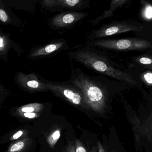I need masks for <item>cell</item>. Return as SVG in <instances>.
I'll return each instance as SVG.
<instances>
[{
	"instance_id": "6da1fadb",
	"label": "cell",
	"mask_w": 152,
	"mask_h": 152,
	"mask_svg": "<svg viewBox=\"0 0 152 152\" xmlns=\"http://www.w3.org/2000/svg\"><path fill=\"white\" fill-rule=\"evenodd\" d=\"M69 54L72 58L86 67L121 82L127 84H136V81L130 74L116 67L106 57L89 45L75 48Z\"/></svg>"
},
{
	"instance_id": "7a4b0ae2",
	"label": "cell",
	"mask_w": 152,
	"mask_h": 152,
	"mask_svg": "<svg viewBox=\"0 0 152 152\" xmlns=\"http://www.w3.org/2000/svg\"><path fill=\"white\" fill-rule=\"evenodd\" d=\"M70 81L80 90L88 109L98 113L104 112L107 95L100 83L77 68L73 69Z\"/></svg>"
},
{
	"instance_id": "3957f363",
	"label": "cell",
	"mask_w": 152,
	"mask_h": 152,
	"mask_svg": "<svg viewBox=\"0 0 152 152\" xmlns=\"http://www.w3.org/2000/svg\"><path fill=\"white\" fill-rule=\"evenodd\" d=\"M48 91L82 109H88L82 92L79 88L70 82L46 83Z\"/></svg>"
},
{
	"instance_id": "277c9868",
	"label": "cell",
	"mask_w": 152,
	"mask_h": 152,
	"mask_svg": "<svg viewBox=\"0 0 152 152\" xmlns=\"http://www.w3.org/2000/svg\"><path fill=\"white\" fill-rule=\"evenodd\" d=\"M91 47H96L115 50H140L151 48V42L141 39L96 40L88 43Z\"/></svg>"
},
{
	"instance_id": "5b68a950",
	"label": "cell",
	"mask_w": 152,
	"mask_h": 152,
	"mask_svg": "<svg viewBox=\"0 0 152 152\" xmlns=\"http://www.w3.org/2000/svg\"><path fill=\"white\" fill-rule=\"evenodd\" d=\"M141 27L139 25L127 23H118L106 25L92 32L91 37L93 39L111 36L130 31H139Z\"/></svg>"
},
{
	"instance_id": "8992f818",
	"label": "cell",
	"mask_w": 152,
	"mask_h": 152,
	"mask_svg": "<svg viewBox=\"0 0 152 152\" xmlns=\"http://www.w3.org/2000/svg\"><path fill=\"white\" fill-rule=\"evenodd\" d=\"M17 81L23 88L31 92L48 91L46 83L41 81L36 75L19 72L17 75Z\"/></svg>"
},
{
	"instance_id": "52a82bcc",
	"label": "cell",
	"mask_w": 152,
	"mask_h": 152,
	"mask_svg": "<svg viewBox=\"0 0 152 152\" xmlns=\"http://www.w3.org/2000/svg\"><path fill=\"white\" fill-rule=\"evenodd\" d=\"M83 15L76 13H68L58 15L53 18L52 23L57 27H64L77 22L81 19Z\"/></svg>"
},
{
	"instance_id": "ba28073f",
	"label": "cell",
	"mask_w": 152,
	"mask_h": 152,
	"mask_svg": "<svg viewBox=\"0 0 152 152\" xmlns=\"http://www.w3.org/2000/svg\"><path fill=\"white\" fill-rule=\"evenodd\" d=\"M64 45V42H58L46 45L35 50L31 54V56L37 57L52 54L61 48Z\"/></svg>"
},
{
	"instance_id": "9c48e42d",
	"label": "cell",
	"mask_w": 152,
	"mask_h": 152,
	"mask_svg": "<svg viewBox=\"0 0 152 152\" xmlns=\"http://www.w3.org/2000/svg\"><path fill=\"white\" fill-rule=\"evenodd\" d=\"M32 142V139L26 137L18 140L11 144L7 152H23L31 145Z\"/></svg>"
},
{
	"instance_id": "30bf717a",
	"label": "cell",
	"mask_w": 152,
	"mask_h": 152,
	"mask_svg": "<svg viewBox=\"0 0 152 152\" xmlns=\"http://www.w3.org/2000/svg\"><path fill=\"white\" fill-rule=\"evenodd\" d=\"M44 105L40 103H31L22 106L16 109L15 113H40L43 111Z\"/></svg>"
},
{
	"instance_id": "8fae6325",
	"label": "cell",
	"mask_w": 152,
	"mask_h": 152,
	"mask_svg": "<svg viewBox=\"0 0 152 152\" xmlns=\"http://www.w3.org/2000/svg\"><path fill=\"white\" fill-rule=\"evenodd\" d=\"M61 129L60 128H56L52 131L47 137V141L49 145L53 148L56 145L61 136Z\"/></svg>"
},
{
	"instance_id": "7c38bea8",
	"label": "cell",
	"mask_w": 152,
	"mask_h": 152,
	"mask_svg": "<svg viewBox=\"0 0 152 152\" xmlns=\"http://www.w3.org/2000/svg\"><path fill=\"white\" fill-rule=\"evenodd\" d=\"M10 46V41L7 36L0 33V55L3 56L7 52Z\"/></svg>"
},
{
	"instance_id": "4fadbf2b",
	"label": "cell",
	"mask_w": 152,
	"mask_h": 152,
	"mask_svg": "<svg viewBox=\"0 0 152 152\" xmlns=\"http://www.w3.org/2000/svg\"><path fill=\"white\" fill-rule=\"evenodd\" d=\"M80 2L79 0H58L57 1V6H62L65 7L72 8L76 7Z\"/></svg>"
},
{
	"instance_id": "5bb4252c",
	"label": "cell",
	"mask_w": 152,
	"mask_h": 152,
	"mask_svg": "<svg viewBox=\"0 0 152 152\" xmlns=\"http://www.w3.org/2000/svg\"><path fill=\"white\" fill-rule=\"evenodd\" d=\"M28 132L26 130H20L14 133L10 137V140L11 141H16L18 140L21 139L26 137L28 135Z\"/></svg>"
},
{
	"instance_id": "9a60e30c",
	"label": "cell",
	"mask_w": 152,
	"mask_h": 152,
	"mask_svg": "<svg viewBox=\"0 0 152 152\" xmlns=\"http://www.w3.org/2000/svg\"><path fill=\"white\" fill-rule=\"evenodd\" d=\"M16 115L27 119H35L39 117L40 113H15Z\"/></svg>"
},
{
	"instance_id": "2e32d148",
	"label": "cell",
	"mask_w": 152,
	"mask_h": 152,
	"mask_svg": "<svg viewBox=\"0 0 152 152\" xmlns=\"http://www.w3.org/2000/svg\"><path fill=\"white\" fill-rule=\"evenodd\" d=\"M74 146L75 152H88L83 144L79 140H75Z\"/></svg>"
},
{
	"instance_id": "e0dca14e",
	"label": "cell",
	"mask_w": 152,
	"mask_h": 152,
	"mask_svg": "<svg viewBox=\"0 0 152 152\" xmlns=\"http://www.w3.org/2000/svg\"><path fill=\"white\" fill-rule=\"evenodd\" d=\"M0 21L3 23H7L10 21V18L4 10L0 8Z\"/></svg>"
},
{
	"instance_id": "ac0fdd59",
	"label": "cell",
	"mask_w": 152,
	"mask_h": 152,
	"mask_svg": "<svg viewBox=\"0 0 152 152\" xmlns=\"http://www.w3.org/2000/svg\"><path fill=\"white\" fill-rule=\"evenodd\" d=\"M144 16L148 20H151L152 18V7L150 5H148L145 8Z\"/></svg>"
},
{
	"instance_id": "d6986e66",
	"label": "cell",
	"mask_w": 152,
	"mask_h": 152,
	"mask_svg": "<svg viewBox=\"0 0 152 152\" xmlns=\"http://www.w3.org/2000/svg\"><path fill=\"white\" fill-rule=\"evenodd\" d=\"M144 78L148 84L149 86H151L152 83V74L151 72H146L144 74Z\"/></svg>"
},
{
	"instance_id": "ffe728a7",
	"label": "cell",
	"mask_w": 152,
	"mask_h": 152,
	"mask_svg": "<svg viewBox=\"0 0 152 152\" xmlns=\"http://www.w3.org/2000/svg\"><path fill=\"white\" fill-rule=\"evenodd\" d=\"M139 62L142 64L149 65L152 64V59L149 58L143 57L140 58Z\"/></svg>"
},
{
	"instance_id": "44dd1931",
	"label": "cell",
	"mask_w": 152,
	"mask_h": 152,
	"mask_svg": "<svg viewBox=\"0 0 152 152\" xmlns=\"http://www.w3.org/2000/svg\"><path fill=\"white\" fill-rule=\"evenodd\" d=\"M65 152H75L74 146V142L72 141H70L66 145V148Z\"/></svg>"
},
{
	"instance_id": "7402d4cb",
	"label": "cell",
	"mask_w": 152,
	"mask_h": 152,
	"mask_svg": "<svg viewBox=\"0 0 152 152\" xmlns=\"http://www.w3.org/2000/svg\"><path fill=\"white\" fill-rule=\"evenodd\" d=\"M98 152H106L104 148L102 145L101 143L99 141H98Z\"/></svg>"
},
{
	"instance_id": "603a6c76",
	"label": "cell",
	"mask_w": 152,
	"mask_h": 152,
	"mask_svg": "<svg viewBox=\"0 0 152 152\" xmlns=\"http://www.w3.org/2000/svg\"><path fill=\"white\" fill-rule=\"evenodd\" d=\"M90 152H97V148L96 146H93Z\"/></svg>"
},
{
	"instance_id": "cb8c5ba5",
	"label": "cell",
	"mask_w": 152,
	"mask_h": 152,
	"mask_svg": "<svg viewBox=\"0 0 152 152\" xmlns=\"http://www.w3.org/2000/svg\"><path fill=\"white\" fill-rule=\"evenodd\" d=\"M1 90V86H0V91Z\"/></svg>"
}]
</instances>
